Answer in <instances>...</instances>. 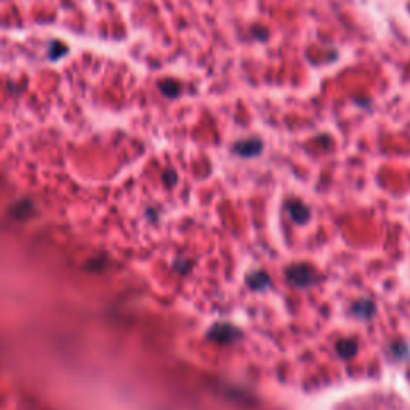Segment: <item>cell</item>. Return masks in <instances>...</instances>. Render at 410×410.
I'll return each instance as SVG.
<instances>
[{
    "label": "cell",
    "instance_id": "cell-1",
    "mask_svg": "<svg viewBox=\"0 0 410 410\" xmlns=\"http://www.w3.org/2000/svg\"><path fill=\"white\" fill-rule=\"evenodd\" d=\"M287 281L295 287L306 289L314 286L316 282V274L309 266L306 265H296L287 269Z\"/></svg>",
    "mask_w": 410,
    "mask_h": 410
},
{
    "label": "cell",
    "instance_id": "cell-2",
    "mask_svg": "<svg viewBox=\"0 0 410 410\" xmlns=\"http://www.w3.org/2000/svg\"><path fill=\"white\" fill-rule=\"evenodd\" d=\"M242 335L237 327L231 324H217L212 330L207 333V337L218 343H233Z\"/></svg>",
    "mask_w": 410,
    "mask_h": 410
},
{
    "label": "cell",
    "instance_id": "cell-3",
    "mask_svg": "<svg viewBox=\"0 0 410 410\" xmlns=\"http://www.w3.org/2000/svg\"><path fill=\"white\" fill-rule=\"evenodd\" d=\"M263 149V143L258 138H248L234 144V152L240 157H255L258 156Z\"/></svg>",
    "mask_w": 410,
    "mask_h": 410
},
{
    "label": "cell",
    "instance_id": "cell-4",
    "mask_svg": "<svg viewBox=\"0 0 410 410\" xmlns=\"http://www.w3.org/2000/svg\"><path fill=\"white\" fill-rule=\"evenodd\" d=\"M290 218L296 221V223H306L309 220V208L304 205L303 202H296V200H292L287 207Z\"/></svg>",
    "mask_w": 410,
    "mask_h": 410
},
{
    "label": "cell",
    "instance_id": "cell-5",
    "mask_svg": "<svg viewBox=\"0 0 410 410\" xmlns=\"http://www.w3.org/2000/svg\"><path fill=\"white\" fill-rule=\"evenodd\" d=\"M337 352H338V356L340 357H343V359H351L354 354L357 352L359 350V345L356 342H352V340H340V342L337 343Z\"/></svg>",
    "mask_w": 410,
    "mask_h": 410
},
{
    "label": "cell",
    "instance_id": "cell-6",
    "mask_svg": "<svg viewBox=\"0 0 410 410\" xmlns=\"http://www.w3.org/2000/svg\"><path fill=\"white\" fill-rule=\"evenodd\" d=\"M247 284L253 290H263L269 286V276L263 271H255L247 277Z\"/></svg>",
    "mask_w": 410,
    "mask_h": 410
},
{
    "label": "cell",
    "instance_id": "cell-7",
    "mask_svg": "<svg viewBox=\"0 0 410 410\" xmlns=\"http://www.w3.org/2000/svg\"><path fill=\"white\" fill-rule=\"evenodd\" d=\"M352 311L360 319H370L375 314V306L369 300H360L352 306Z\"/></svg>",
    "mask_w": 410,
    "mask_h": 410
},
{
    "label": "cell",
    "instance_id": "cell-8",
    "mask_svg": "<svg viewBox=\"0 0 410 410\" xmlns=\"http://www.w3.org/2000/svg\"><path fill=\"white\" fill-rule=\"evenodd\" d=\"M159 88H161V93L167 98H176L181 92V87H179V83L172 80V79H167V80H162L159 83Z\"/></svg>",
    "mask_w": 410,
    "mask_h": 410
},
{
    "label": "cell",
    "instance_id": "cell-9",
    "mask_svg": "<svg viewBox=\"0 0 410 410\" xmlns=\"http://www.w3.org/2000/svg\"><path fill=\"white\" fill-rule=\"evenodd\" d=\"M66 50H67V47L57 40V42H53V44H52L50 55H48V57H50L52 59H59L61 57H64V55H66Z\"/></svg>",
    "mask_w": 410,
    "mask_h": 410
},
{
    "label": "cell",
    "instance_id": "cell-10",
    "mask_svg": "<svg viewBox=\"0 0 410 410\" xmlns=\"http://www.w3.org/2000/svg\"><path fill=\"white\" fill-rule=\"evenodd\" d=\"M393 354L396 357H399V359H404L407 354L410 352L409 351V348H407V345H404V343H396V345H393Z\"/></svg>",
    "mask_w": 410,
    "mask_h": 410
}]
</instances>
